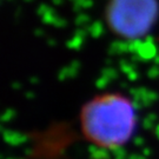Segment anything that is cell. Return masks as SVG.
Here are the masks:
<instances>
[{"label": "cell", "mask_w": 159, "mask_h": 159, "mask_svg": "<svg viewBox=\"0 0 159 159\" xmlns=\"http://www.w3.org/2000/svg\"><path fill=\"white\" fill-rule=\"evenodd\" d=\"M134 104L121 92H104L84 104L80 130L87 142L99 148L117 150L131 140L137 130Z\"/></svg>", "instance_id": "1"}, {"label": "cell", "mask_w": 159, "mask_h": 159, "mask_svg": "<svg viewBox=\"0 0 159 159\" xmlns=\"http://www.w3.org/2000/svg\"><path fill=\"white\" fill-rule=\"evenodd\" d=\"M158 16V0H108L105 8L108 27L124 39H137L148 34Z\"/></svg>", "instance_id": "2"}]
</instances>
